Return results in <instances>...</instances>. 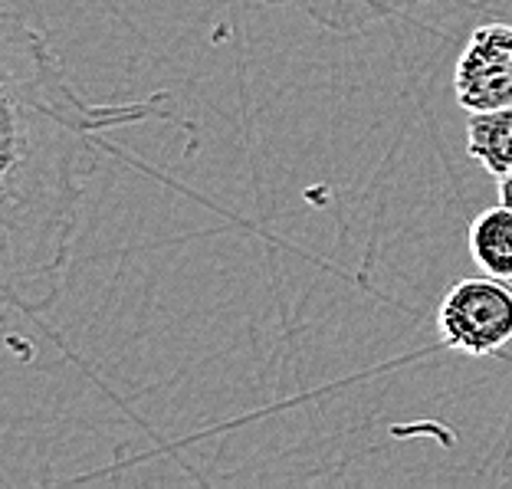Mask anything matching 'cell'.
I'll use <instances>...</instances> for the list:
<instances>
[{
	"mask_svg": "<svg viewBox=\"0 0 512 489\" xmlns=\"http://www.w3.org/2000/svg\"><path fill=\"white\" fill-rule=\"evenodd\" d=\"M430 0H309V17L332 33H362L381 20L404 17Z\"/></svg>",
	"mask_w": 512,
	"mask_h": 489,
	"instance_id": "obj_4",
	"label": "cell"
},
{
	"mask_svg": "<svg viewBox=\"0 0 512 489\" xmlns=\"http://www.w3.org/2000/svg\"><path fill=\"white\" fill-rule=\"evenodd\" d=\"M165 92L138 102H89L53 43L17 14L0 27V289L33 316L63 286L86 178L102 138L155 119Z\"/></svg>",
	"mask_w": 512,
	"mask_h": 489,
	"instance_id": "obj_1",
	"label": "cell"
},
{
	"mask_svg": "<svg viewBox=\"0 0 512 489\" xmlns=\"http://www.w3.org/2000/svg\"><path fill=\"white\" fill-rule=\"evenodd\" d=\"M263 4H276V7H283V4H302V7H306L309 0H263Z\"/></svg>",
	"mask_w": 512,
	"mask_h": 489,
	"instance_id": "obj_8",
	"label": "cell"
},
{
	"mask_svg": "<svg viewBox=\"0 0 512 489\" xmlns=\"http://www.w3.org/2000/svg\"><path fill=\"white\" fill-rule=\"evenodd\" d=\"M470 256L486 276L512 283V207L496 204L470 224Z\"/></svg>",
	"mask_w": 512,
	"mask_h": 489,
	"instance_id": "obj_5",
	"label": "cell"
},
{
	"mask_svg": "<svg viewBox=\"0 0 512 489\" xmlns=\"http://www.w3.org/2000/svg\"><path fill=\"white\" fill-rule=\"evenodd\" d=\"M496 194H499V204L512 207V171H506L503 178H496Z\"/></svg>",
	"mask_w": 512,
	"mask_h": 489,
	"instance_id": "obj_7",
	"label": "cell"
},
{
	"mask_svg": "<svg viewBox=\"0 0 512 489\" xmlns=\"http://www.w3.org/2000/svg\"><path fill=\"white\" fill-rule=\"evenodd\" d=\"M440 342L470 358H490L512 342V283L496 276L460 279L437 306Z\"/></svg>",
	"mask_w": 512,
	"mask_h": 489,
	"instance_id": "obj_2",
	"label": "cell"
},
{
	"mask_svg": "<svg viewBox=\"0 0 512 489\" xmlns=\"http://www.w3.org/2000/svg\"><path fill=\"white\" fill-rule=\"evenodd\" d=\"M453 96L470 115L512 106V23H483L470 33L453 69Z\"/></svg>",
	"mask_w": 512,
	"mask_h": 489,
	"instance_id": "obj_3",
	"label": "cell"
},
{
	"mask_svg": "<svg viewBox=\"0 0 512 489\" xmlns=\"http://www.w3.org/2000/svg\"><path fill=\"white\" fill-rule=\"evenodd\" d=\"M467 155L503 178L512 171V106L496 112H473L467 122Z\"/></svg>",
	"mask_w": 512,
	"mask_h": 489,
	"instance_id": "obj_6",
	"label": "cell"
}]
</instances>
